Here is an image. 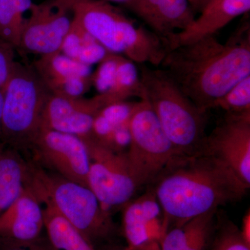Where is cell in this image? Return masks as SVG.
<instances>
[{"instance_id":"11","label":"cell","mask_w":250,"mask_h":250,"mask_svg":"<svg viewBox=\"0 0 250 250\" xmlns=\"http://www.w3.org/2000/svg\"><path fill=\"white\" fill-rule=\"evenodd\" d=\"M31 145L57 174L88 187L90 159L83 139L75 135L41 127Z\"/></svg>"},{"instance_id":"32","label":"cell","mask_w":250,"mask_h":250,"mask_svg":"<svg viewBox=\"0 0 250 250\" xmlns=\"http://www.w3.org/2000/svg\"><path fill=\"white\" fill-rule=\"evenodd\" d=\"M3 100H4L3 89H0V139H1V113H2Z\"/></svg>"},{"instance_id":"9","label":"cell","mask_w":250,"mask_h":250,"mask_svg":"<svg viewBox=\"0 0 250 250\" xmlns=\"http://www.w3.org/2000/svg\"><path fill=\"white\" fill-rule=\"evenodd\" d=\"M75 0H49L33 4L16 52L42 56L59 52L73 20Z\"/></svg>"},{"instance_id":"35","label":"cell","mask_w":250,"mask_h":250,"mask_svg":"<svg viewBox=\"0 0 250 250\" xmlns=\"http://www.w3.org/2000/svg\"></svg>"},{"instance_id":"23","label":"cell","mask_w":250,"mask_h":250,"mask_svg":"<svg viewBox=\"0 0 250 250\" xmlns=\"http://www.w3.org/2000/svg\"><path fill=\"white\" fill-rule=\"evenodd\" d=\"M33 4L31 0H0V39L16 52Z\"/></svg>"},{"instance_id":"30","label":"cell","mask_w":250,"mask_h":250,"mask_svg":"<svg viewBox=\"0 0 250 250\" xmlns=\"http://www.w3.org/2000/svg\"><path fill=\"white\" fill-rule=\"evenodd\" d=\"M104 250H161L160 246H154L146 248H131L127 246H114L106 248Z\"/></svg>"},{"instance_id":"13","label":"cell","mask_w":250,"mask_h":250,"mask_svg":"<svg viewBox=\"0 0 250 250\" xmlns=\"http://www.w3.org/2000/svg\"><path fill=\"white\" fill-rule=\"evenodd\" d=\"M123 208L122 228L126 246H160L164 235V213L152 189L130 200Z\"/></svg>"},{"instance_id":"6","label":"cell","mask_w":250,"mask_h":250,"mask_svg":"<svg viewBox=\"0 0 250 250\" xmlns=\"http://www.w3.org/2000/svg\"><path fill=\"white\" fill-rule=\"evenodd\" d=\"M3 94L1 139L17 146L31 145L52 93L32 65L16 61Z\"/></svg>"},{"instance_id":"25","label":"cell","mask_w":250,"mask_h":250,"mask_svg":"<svg viewBox=\"0 0 250 250\" xmlns=\"http://www.w3.org/2000/svg\"><path fill=\"white\" fill-rule=\"evenodd\" d=\"M231 114L250 113V75L240 81L213 104Z\"/></svg>"},{"instance_id":"21","label":"cell","mask_w":250,"mask_h":250,"mask_svg":"<svg viewBox=\"0 0 250 250\" xmlns=\"http://www.w3.org/2000/svg\"><path fill=\"white\" fill-rule=\"evenodd\" d=\"M104 108L114 104L126 102L128 99L145 98L139 70L134 62L121 56L113 83L106 92L98 94Z\"/></svg>"},{"instance_id":"4","label":"cell","mask_w":250,"mask_h":250,"mask_svg":"<svg viewBox=\"0 0 250 250\" xmlns=\"http://www.w3.org/2000/svg\"><path fill=\"white\" fill-rule=\"evenodd\" d=\"M145 98L180 156L200 154L207 134V113L197 107L159 67L139 65Z\"/></svg>"},{"instance_id":"20","label":"cell","mask_w":250,"mask_h":250,"mask_svg":"<svg viewBox=\"0 0 250 250\" xmlns=\"http://www.w3.org/2000/svg\"><path fill=\"white\" fill-rule=\"evenodd\" d=\"M60 52L69 58L88 66L100 63L112 54L74 17L70 29L62 41Z\"/></svg>"},{"instance_id":"27","label":"cell","mask_w":250,"mask_h":250,"mask_svg":"<svg viewBox=\"0 0 250 250\" xmlns=\"http://www.w3.org/2000/svg\"><path fill=\"white\" fill-rule=\"evenodd\" d=\"M14 47L0 39V89H3L16 62Z\"/></svg>"},{"instance_id":"12","label":"cell","mask_w":250,"mask_h":250,"mask_svg":"<svg viewBox=\"0 0 250 250\" xmlns=\"http://www.w3.org/2000/svg\"><path fill=\"white\" fill-rule=\"evenodd\" d=\"M103 108L97 95L83 98L52 94L42 113L41 127L75 135L80 139L90 137L94 121Z\"/></svg>"},{"instance_id":"33","label":"cell","mask_w":250,"mask_h":250,"mask_svg":"<svg viewBox=\"0 0 250 250\" xmlns=\"http://www.w3.org/2000/svg\"><path fill=\"white\" fill-rule=\"evenodd\" d=\"M100 1H106L109 3H119V4H126L129 0H100Z\"/></svg>"},{"instance_id":"28","label":"cell","mask_w":250,"mask_h":250,"mask_svg":"<svg viewBox=\"0 0 250 250\" xmlns=\"http://www.w3.org/2000/svg\"><path fill=\"white\" fill-rule=\"evenodd\" d=\"M0 250H54L49 243L39 238L36 241L25 243H13L0 241Z\"/></svg>"},{"instance_id":"18","label":"cell","mask_w":250,"mask_h":250,"mask_svg":"<svg viewBox=\"0 0 250 250\" xmlns=\"http://www.w3.org/2000/svg\"><path fill=\"white\" fill-rule=\"evenodd\" d=\"M219 209L172 227L163 235L161 250H208L214 236Z\"/></svg>"},{"instance_id":"31","label":"cell","mask_w":250,"mask_h":250,"mask_svg":"<svg viewBox=\"0 0 250 250\" xmlns=\"http://www.w3.org/2000/svg\"><path fill=\"white\" fill-rule=\"evenodd\" d=\"M210 0H193L192 3V9L194 11H198L199 13L202 11V9L208 4Z\"/></svg>"},{"instance_id":"24","label":"cell","mask_w":250,"mask_h":250,"mask_svg":"<svg viewBox=\"0 0 250 250\" xmlns=\"http://www.w3.org/2000/svg\"><path fill=\"white\" fill-rule=\"evenodd\" d=\"M208 250H250V246L243 239L239 228L218 211L214 236Z\"/></svg>"},{"instance_id":"29","label":"cell","mask_w":250,"mask_h":250,"mask_svg":"<svg viewBox=\"0 0 250 250\" xmlns=\"http://www.w3.org/2000/svg\"><path fill=\"white\" fill-rule=\"evenodd\" d=\"M240 232L247 244L250 246V210L248 208L246 214L242 220L241 229H239Z\"/></svg>"},{"instance_id":"1","label":"cell","mask_w":250,"mask_h":250,"mask_svg":"<svg viewBox=\"0 0 250 250\" xmlns=\"http://www.w3.org/2000/svg\"><path fill=\"white\" fill-rule=\"evenodd\" d=\"M160 68L202 111L250 75V28L243 24L225 42L215 35L167 50Z\"/></svg>"},{"instance_id":"2","label":"cell","mask_w":250,"mask_h":250,"mask_svg":"<svg viewBox=\"0 0 250 250\" xmlns=\"http://www.w3.org/2000/svg\"><path fill=\"white\" fill-rule=\"evenodd\" d=\"M151 186L164 213V234L172 227L239 201L248 190L224 163L206 153L178 156Z\"/></svg>"},{"instance_id":"10","label":"cell","mask_w":250,"mask_h":250,"mask_svg":"<svg viewBox=\"0 0 250 250\" xmlns=\"http://www.w3.org/2000/svg\"><path fill=\"white\" fill-rule=\"evenodd\" d=\"M201 153L221 161L250 189V113H226L207 135Z\"/></svg>"},{"instance_id":"15","label":"cell","mask_w":250,"mask_h":250,"mask_svg":"<svg viewBox=\"0 0 250 250\" xmlns=\"http://www.w3.org/2000/svg\"><path fill=\"white\" fill-rule=\"evenodd\" d=\"M125 6L164 42L187 29L195 18L189 0H129Z\"/></svg>"},{"instance_id":"16","label":"cell","mask_w":250,"mask_h":250,"mask_svg":"<svg viewBox=\"0 0 250 250\" xmlns=\"http://www.w3.org/2000/svg\"><path fill=\"white\" fill-rule=\"evenodd\" d=\"M43 228V210L40 200L24 184L17 200L0 215V241H36L41 238Z\"/></svg>"},{"instance_id":"5","label":"cell","mask_w":250,"mask_h":250,"mask_svg":"<svg viewBox=\"0 0 250 250\" xmlns=\"http://www.w3.org/2000/svg\"><path fill=\"white\" fill-rule=\"evenodd\" d=\"M25 185L41 203L52 205L95 248L116 235L111 212L104 208L89 188L34 167H28Z\"/></svg>"},{"instance_id":"3","label":"cell","mask_w":250,"mask_h":250,"mask_svg":"<svg viewBox=\"0 0 250 250\" xmlns=\"http://www.w3.org/2000/svg\"><path fill=\"white\" fill-rule=\"evenodd\" d=\"M74 18L112 54L139 65L159 67L167 52L165 42L111 3L100 0H75Z\"/></svg>"},{"instance_id":"19","label":"cell","mask_w":250,"mask_h":250,"mask_svg":"<svg viewBox=\"0 0 250 250\" xmlns=\"http://www.w3.org/2000/svg\"><path fill=\"white\" fill-rule=\"evenodd\" d=\"M43 204L44 226L54 250H98L52 205Z\"/></svg>"},{"instance_id":"26","label":"cell","mask_w":250,"mask_h":250,"mask_svg":"<svg viewBox=\"0 0 250 250\" xmlns=\"http://www.w3.org/2000/svg\"><path fill=\"white\" fill-rule=\"evenodd\" d=\"M121 56L111 54L99 63L96 71L91 74V83L98 94L104 93L110 88L116 75L117 67Z\"/></svg>"},{"instance_id":"17","label":"cell","mask_w":250,"mask_h":250,"mask_svg":"<svg viewBox=\"0 0 250 250\" xmlns=\"http://www.w3.org/2000/svg\"><path fill=\"white\" fill-rule=\"evenodd\" d=\"M250 10V0H210L187 29L165 41L167 50L215 35L235 18Z\"/></svg>"},{"instance_id":"8","label":"cell","mask_w":250,"mask_h":250,"mask_svg":"<svg viewBox=\"0 0 250 250\" xmlns=\"http://www.w3.org/2000/svg\"><path fill=\"white\" fill-rule=\"evenodd\" d=\"M82 139L86 144L90 159L88 187L108 211L124 207L139 189L126 153L106 147L92 136Z\"/></svg>"},{"instance_id":"22","label":"cell","mask_w":250,"mask_h":250,"mask_svg":"<svg viewBox=\"0 0 250 250\" xmlns=\"http://www.w3.org/2000/svg\"><path fill=\"white\" fill-rule=\"evenodd\" d=\"M28 166L17 154L0 149V215L21 195Z\"/></svg>"},{"instance_id":"14","label":"cell","mask_w":250,"mask_h":250,"mask_svg":"<svg viewBox=\"0 0 250 250\" xmlns=\"http://www.w3.org/2000/svg\"><path fill=\"white\" fill-rule=\"evenodd\" d=\"M31 65L53 95L80 98L92 85L91 67L60 51L40 57Z\"/></svg>"},{"instance_id":"34","label":"cell","mask_w":250,"mask_h":250,"mask_svg":"<svg viewBox=\"0 0 250 250\" xmlns=\"http://www.w3.org/2000/svg\"><path fill=\"white\" fill-rule=\"evenodd\" d=\"M189 1H190V4H191L192 7V3H193V0H189Z\"/></svg>"},{"instance_id":"7","label":"cell","mask_w":250,"mask_h":250,"mask_svg":"<svg viewBox=\"0 0 250 250\" xmlns=\"http://www.w3.org/2000/svg\"><path fill=\"white\" fill-rule=\"evenodd\" d=\"M128 129L129 142L125 153L140 189L154 184L180 155L146 98L134 103L128 121Z\"/></svg>"}]
</instances>
